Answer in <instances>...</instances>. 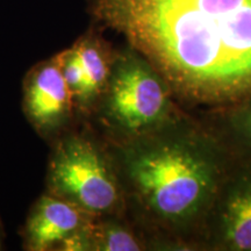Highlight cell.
Wrapping results in <instances>:
<instances>
[{
  "instance_id": "1",
  "label": "cell",
  "mask_w": 251,
  "mask_h": 251,
  "mask_svg": "<svg viewBox=\"0 0 251 251\" xmlns=\"http://www.w3.org/2000/svg\"><path fill=\"white\" fill-rule=\"evenodd\" d=\"M172 94L221 108L251 97V0H89Z\"/></svg>"
},
{
  "instance_id": "2",
  "label": "cell",
  "mask_w": 251,
  "mask_h": 251,
  "mask_svg": "<svg viewBox=\"0 0 251 251\" xmlns=\"http://www.w3.org/2000/svg\"><path fill=\"white\" fill-rule=\"evenodd\" d=\"M109 153L135 225L152 249H198L213 202L237 157L209 128L180 117Z\"/></svg>"
},
{
  "instance_id": "3",
  "label": "cell",
  "mask_w": 251,
  "mask_h": 251,
  "mask_svg": "<svg viewBox=\"0 0 251 251\" xmlns=\"http://www.w3.org/2000/svg\"><path fill=\"white\" fill-rule=\"evenodd\" d=\"M174 94L164 78L130 46L114 57L97 107L112 142L134 139L155 130L178 114Z\"/></svg>"
},
{
  "instance_id": "4",
  "label": "cell",
  "mask_w": 251,
  "mask_h": 251,
  "mask_svg": "<svg viewBox=\"0 0 251 251\" xmlns=\"http://www.w3.org/2000/svg\"><path fill=\"white\" fill-rule=\"evenodd\" d=\"M47 185L48 193L93 216L122 214L126 209L109 150L86 135L59 140L50 157Z\"/></svg>"
},
{
  "instance_id": "5",
  "label": "cell",
  "mask_w": 251,
  "mask_h": 251,
  "mask_svg": "<svg viewBox=\"0 0 251 251\" xmlns=\"http://www.w3.org/2000/svg\"><path fill=\"white\" fill-rule=\"evenodd\" d=\"M198 249L251 251V161L240 159L220 187Z\"/></svg>"
},
{
  "instance_id": "6",
  "label": "cell",
  "mask_w": 251,
  "mask_h": 251,
  "mask_svg": "<svg viewBox=\"0 0 251 251\" xmlns=\"http://www.w3.org/2000/svg\"><path fill=\"white\" fill-rule=\"evenodd\" d=\"M24 108L30 124L45 135L59 131L71 120L74 98L55 56L35 65L27 75Z\"/></svg>"
},
{
  "instance_id": "7",
  "label": "cell",
  "mask_w": 251,
  "mask_h": 251,
  "mask_svg": "<svg viewBox=\"0 0 251 251\" xmlns=\"http://www.w3.org/2000/svg\"><path fill=\"white\" fill-rule=\"evenodd\" d=\"M93 216L67 200L47 193L31 208L25 227V242L30 251L57 250L62 243L89 228Z\"/></svg>"
},
{
  "instance_id": "8",
  "label": "cell",
  "mask_w": 251,
  "mask_h": 251,
  "mask_svg": "<svg viewBox=\"0 0 251 251\" xmlns=\"http://www.w3.org/2000/svg\"><path fill=\"white\" fill-rule=\"evenodd\" d=\"M83 72V92L77 107L90 112L97 107L111 72L114 51L96 31H89L75 42Z\"/></svg>"
},
{
  "instance_id": "9",
  "label": "cell",
  "mask_w": 251,
  "mask_h": 251,
  "mask_svg": "<svg viewBox=\"0 0 251 251\" xmlns=\"http://www.w3.org/2000/svg\"><path fill=\"white\" fill-rule=\"evenodd\" d=\"M213 133L237 158L251 161V97L216 108Z\"/></svg>"
},
{
  "instance_id": "10",
  "label": "cell",
  "mask_w": 251,
  "mask_h": 251,
  "mask_svg": "<svg viewBox=\"0 0 251 251\" xmlns=\"http://www.w3.org/2000/svg\"><path fill=\"white\" fill-rule=\"evenodd\" d=\"M150 249L146 235L121 214L97 216L90 229V251H141Z\"/></svg>"
},
{
  "instance_id": "11",
  "label": "cell",
  "mask_w": 251,
  "mask_h": 251,
  "mask_svg": "<svg viewBox=\"0 0 251 251\" xmlns=\"http://www.w3.org/2000/svg\"><path fill=\"white\" fill-rule=\"evenodd\" d=\"M55 57L61 68L65 83L72 94L75 107H77V103L80 99L81 92H83V72H81L80 62L76 49L72 46L70 48L63 50Z\"/></svg>"
}]
</instances>
